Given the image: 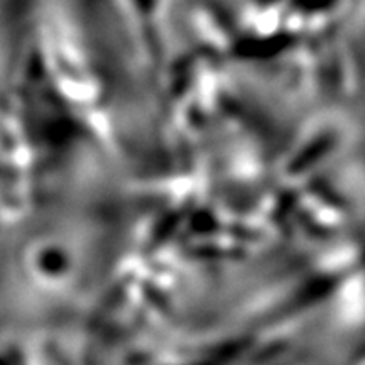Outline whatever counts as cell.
Instances as JSON below:
<instances>
[{"label": "cell", "instance_id": "cell-1", "mask_svg": "<svg viewBox=\"0 0 365 365\" xmlns=\"http://www.w3.org/2000/svg\"><path fill=\"white\" fill-rule=\"evenodd\" d=\"M250 345H252V339L250 336H242V339L225 341V344L218 345L213 352H210L207 357L196 360L191 365H230L242 354L247 352Z\"/></svg>", "mask_w": 365, "mask_h": 365}, {"label": "cell", "instance_id": "cell-2", "mask_svg": "<svg viewBox=\"0 0 365 365\" xmlns=\"http://www.w3.org/2000/svg\"><path fill=\"white\" fill-rule=\"evenodd\" d=\"M125 291H127V284L115 286L113 287L112 294L107 296V298H103L102 303H100V307L97 308V312L91 314V319L88 323L90 331H95L97 328L102 327L108 314H112L122 303H124Z\"/></svg>", "mask_w": 365, "mask_h": 365}, {"label": "cell", "instance_id": "cell-3", "mask_svg": "<svg viewBox=\"0 0 365 365\" xmlns=\"http://www.w3.org/2000/svg\"><path fill=\"white\" fill-rule=\"evenodd\" d=\"M143 294L150 307L156 309L158 313H161L164 318L178 319V313H176L175 307H173L171 299L166 298V296H164L156 286L145 284L143 287Z\"/></svg>", "mask_w": 365, "mask_h": 365}]
</instances>
